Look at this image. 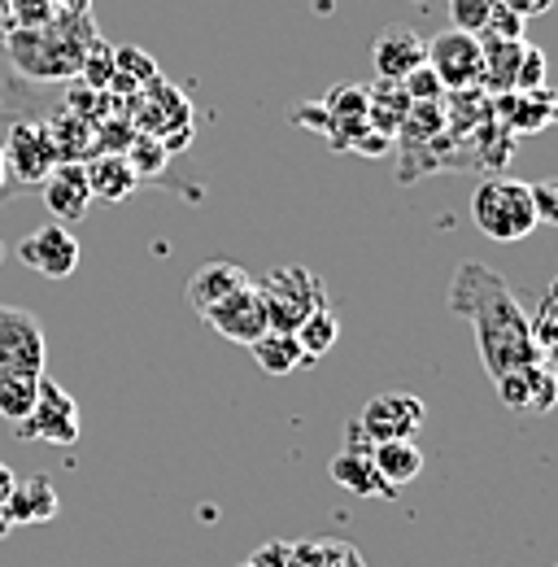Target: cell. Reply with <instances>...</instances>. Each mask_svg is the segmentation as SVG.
Here are the masks:
<instances>
[{
	"label": "cell",
	"mask_w": 558,
	"mask_h": 567,
	"mask_svg": "<svg viewBox=\"0 0 558 567\" xmlns=\"http://www.w3.org/2000/svg\"><path fill=\"white\" fill-rule=\"evenodd\" d=\"M450 310L472 323L476 350H480L488 380H497L502 371H515V367L550 362V358L537 350L533 328H528V315H524L519 297L510 292L506 276L485 267V262L467 258L454 271V280H450Z\"/></svg>",
	"instance_id": "obj_1"
},
{
	"label": "cell",
	"mask_w": 558,
	"mask_h": 567,
	"mask_svg": "<svg viewBox=\"0 0 558 567\" xmlns=\"http://www.w3.org/2000/svg\"><path fill=\"white\" fill-rule=\"evenodd\" d=\"M92 40H96L92 13H58L40 31H9L4 53H9V62L27 79L53 83V79L79 74V62H83Z\"/></svg>",
	"instance_id": "obj_2"
},
{
	"label": "cell",
	"mask_w": 558,
	"mask_h": 567,
	"mask_svg": "<svg viewBox=\"0 0 558 567\" xmlns=\"http://www.w3.org/2000/svg\"><path fill=\"white\" fill-rule=\"evenodd\" d=\"M472 218L476 227L485 231L488 240H524L533 236L541 223H537V210H533V197H528V184L519 179H485L476 184L472 193Z\"/></svg>",
	"instance_id": "obj_3"
},
{
	"label": "cell",
	"mask_w": 558,
	"mask_h": 567,
	"mask_svg": "<svg viewBox=\"0 0 558 567\" xmlns=\"http://www.w3.org/2000/svg\"><path fill=\"white\" fill-rule=\"evenodd\" d=\"M262 310H267V328L271 332H297L306 315H314L319 306H328V288L314 271L306 267H276L267 284L258 288Z\"/></svg>",
	"instance_id": "obj_4"
},
{
	"label": "cell",
	"mask_w": 558,
	"mask_h": 567,
	"mask_svg": "<svg viewBox=\"0 0 558 567\" xmlns=\"http://www.w3.org/2000/svg\"><path fill=\"white\" fill-rule=\"evenodd\" d=\"M13 436L18 441H44V445L70 450L79 441V402L70 398L53 375H40V398H35L31 415L22 424H13Z\"/></svg>",
	"instance_id": "obj_5"
},
{
	"label": "cell",
	"mask_w": 558,
	"mask_h": 567,
	"mask_svg": "<svg viewBox=\"0 0 558 567\" xmlns=\"http://www.w3.org/2000/svg\"><path fill=\"white\" fill-rule=\"evenodd\" d=\"M44 328L22 306H0V371L13 375H44Z\"/></svg>",
	"instance_id": "obj_6"
},
{
	"label": "cell",
	"mask_w": 558,
	"mask_h": 567,
	"mask_svg": "<svg viewBox=\"0 0 558 567\" xmlns=\"http://www.w3.org/2000/svg\"><path fill=\"white\" fill-rule=\"evenodd\" d=\"M427 66L436 71L445 92H463V87H480V71H485V53L476 35L463 31H441L427 40Z\"/></svg>",
	"instance_id": "obj_7"
},
{
	"label": "cell",
	"mask_w": 558,
	"mask_h": 567,
	"mask_svg": "<svg viewBox=\"0 0 558 567\" xmlns=\"http://www.w3.org/2000/svg\"><path fill=\"white\" fill-rule=\"evenodd\" d=\"M18 262L44 280H70L79 271V240L66 223H44L35 231L22 236L18 245Z\"/></svg>",
	"instance_id": "obj_8"
},
{
	"label": "cell",
	"mask_w": 558,
	"mask_h": 567,
	"mask_svg": "<svg viewBox=\"0 0 558 567\" xmlns=\"http://www.w3.org/2000/svg\"><path fill=\"white\" fill-rule=\"evenodd\" d=\"M202 323L214 328L223 341H231V346H254L262 332H271L267 328V310H262V297H258V288L254 284H245V288H236V292H227L223 301H214L209 310H202Z\"/></svg>",
	"instance_id": "obj_9"
},
{
	"label": "cell",
	"mask_w": 558,
	"mask_h": 567,
	"mask_svg": "<svg viewBox=\"0 0 558 567\" xmlns=\"http://www.w3.org/2000/svg\"><path fill=\"white\" fill-rule=\"evenodd\" d=\"M423 415L427 406L418 402V393H406V389H389V393H375L362 415H358V427L375 441H402V436H415L423 427Z\"/></svg>",
	"instance_id": "obj_10"
},
{
	"label": "cell",
	"mask_w": 558,
	"mask_h": 567,
	"mask_svg": "<svg viewBox=\"0 0 558 567\" xmlns=\"http://www.w3.org/2000/svg\"><path fill=\"white\" fill-rule=\"evenodd\" d=\"M0 157H4V175L22 179V184H44V175L62 162L58 148H53V136L35 123H13Z\"/></svg>",
	"instance_id": "obj_11"
},
{
	"label": "cell",
	"mask_w": 558,
	"mask_h": 567,
	"mask_svg": "<svg viewBox=\"0 0 558 567\" xmlns=\"http://www.w3.org/2000/svg\"><path fill=\"white\" fill-rule=\"evenodd\" d=\"M427 62V40L411 31V27H384L371 44V71L375 79H389V83H402L406 74Z\"/></svg>",
	"instance_id": "obj_12"
},
{
	"label": "cell",
	"mask_w": 558,
	"mask_h": 567,
	"mask_svg": "<svg viewBox=\"0 0 558 567\" xmlns=\"http://www.w3.org/2000/svg\"><path fill=\"white\" fill-rule=\"evenodd\" d=\"M44 206L53 214V223H79L92 206V188H87V171L83 162H58L44 175Z\"/></svg>",
	"instance_id": "obj_13"
},
{
	"label": "cell",
	"mask_w": 558,
	"mask_h": 567,
	"mask_svg": "<svg viewBox=\"0 0 558 567\" xmlns=\"http://www.w3.org/2000/svg\"><path fill=\"white\" fill-rule=\"evenodd\" d=\"M493 114L510 127V132H546L555 123V92L550 87H533V92H497L493 101Z\"/></svg>",
	"instance_id": "obj_14"
},
{
	"label": "cell",
	"mask_w": 558,
	"mask_h": 567,
	"mask_svg": "<svg viewBox=\"0 0 558 567\" xmlns=\"http://www.w3.org/2000/svg\"><path fill=\"white\" fill-rule=\"evenodd\" d=\"M0 511H4L9 524L18 528V524H49V519H58L62 502H58V489H53L49 476H27V481L13 485V494L4 497Z\"/></svg>",
	"instance_id": "obj_15"
},
{
	"label": "cell",
	"mask_w": 558,
	"mask_h": 567,
	"mask_svg": "<svg viewBox=\"0 0 558 567\" xmlns=\"http://www.w3.org/2000/svg\"><path fill=\"white\" fill-rule=\"evenodd\" d=\"M83 171H87V188H92V202L96 197H105V202H127L132 193L140 188L136 171L127 166V157L123 153H105V157H92V162H83Z\"/></svg>",
	"instance_id": "obj_16"
},
{
	"label": "cell",
	"mask_w": 558,
	"mask_h": 567,
	"mask_svg": "<svg viewBox=\"0 0 558 567\" xmlns=\"http://www.w3.org/2000/svg\"><path fill=\"white\" fill-rule=\"evenodd\" d=\"M245 284H249L245 267H236V262H206V267H197L193 280H188V306L202 315L214 301H223L227 292H236V288H245Z\"/></svg>",
	"instance_id": "obj_17"
},
{
	"label": "cell",
	"mask_w": 558,
	"mask_h": 567,
	"mask_svg": "<svg viewBox=\"0 0 558 567\" xmlns=\"http://www.w3.org/2000/svg\"><path fill=\"white\" fill-rule=\"evenodd\" d=\"M328 476H332L341 489H349V494H358V497H397V489L384 485V476L375 472L371 454H349V450H341V454L332 458Z\"/></svg>",
	"instance_id": "obj_18"
},
{
	"label": "cell",
	"mask_w": 558,
	"mask_h": 567,
	"mask_svg": "<svg viewBox=\"0 0 558 567\" xmlns=\"http://www.w3.org/2000/svg\"><path fill=\"white\" fill-rule=\"evenodd\" d=\"M371 463H375V472L384 476V485H393V489L411 485L418 472H423V454H418L415 436L375 441V445H371Z\"/></svg>",
	"instance_id": "obj_19"
},
{
	"label": "cell",
	"mask_w": 558,
	"mask_h": 567,
	"mask_svg": "<svg viewBox=\"0 0 558 567\" xmlns=\"http://www.w3.org/2000/svg\"><path fill=\"white\" fill-rule=\"evenodd\" d=\"M406 110H411V96L402 92V83L380 79L375 92H366V127L389 136V141H397V127H402Z\"/></svg>",
	"instance_id": "obj_20"
},
{
	"label": "cell",
	"mask_w": 558,
	"mask_h": 567,
	"mask_svg": "<svg viewBox=\"0 0 558 567\" xmlns=\"http://www.w3.org/2000/svg\"><path fill=\"white\" fill-rule=\"evenodd\" d=\"M249 354L254 362L267 371V375H292L306 354H301V346H297V337L292 332H262L254 346H249Z\"/></svg>",
	"instance_id": "obj_21"
},
{
	"label": "cell",
	"mask_w": 558,
	"mask_h": 567,
	"mask_svg": "<svg viewBox=\"0 0 558 567\" xmlns=\"http://www.w3.org/2000/svg\"><path fill=\"white\" fill-rule=\"evenodd\" d=\"M292 337H297V346H301L306 362H314V358H323L332 346H337V337H341V319H337L332 306H319L314 315L301 319V328H297Z\"/></svg>",
	"instance_id": "obj_22"
},
{
	"label": "cell",
	"mask_w": 558,
	"mask_h": 567,
	"mask_svg": "<svg viewBox=\"0 0 558 567\" xmlns=\"http://www.w3.org/2000/svg\"><path fill=\"white\" fill-rule=\"evenodd\" d=\"M40 398V375H13V371H0V420L9 424H22L31 415Z\"/></svg>",
	"instance_id": "obj_23"
},
{
	"label": "cell",
	"mask_w": 558,
	"mask_h": 567,
	"mask_svg": "<svg viewBox=\"0 0 558 567\" xmlns=\"http://www.w3.org/2000/svg\"><path fill=\"white\" fill-rule=\"evenodd\" d=\"M123 157H127V166L136 171V179H153V175H162V171H166L170 148L157 141L153 132H136V136H132V144L123 148Z\"/></svg>",
	"instance_id": "obj_24"
},
{
	"label": "cell",
	"mask_w": 558,
	"mask_h": 567,
	"mask_svg": "<svg viewBox=\"0 0 558 567\" xmlns=\"http://www.w3.org/2000/svg\"><path fill=\"white\" fill-rule=\"evenodd\" d=\"M4 4V31H40L58 18L53 0H0Z\"/></svg>",
	"instance_id": "obj_25"
},
{
	"label": "cell",
	"mask_w": 558,
	"mask_h": 567,
	"mask_svg": "<svg viewBox=\"0 0 558 567\" xmlns=\"http://www.w3.org/2000/svg\"><path fill=\"white\" fill-rule=\"evenodd\" d=\"M541 367V362H537ZM537 367H515V371H502L497 380H493V389H497V402L506 406V411H528V402H533V380H537Z\"/></svg>",
	"instance_id": "obj_26"
},
{
	"label": "cell",
	"mask_w": 558,
	"mask_h": 567,
	"mask_svg": "<svg viewBox=\"0 0 558 567\" xmlns=\"http://www.w3.org/2000/svg\"><path fill=\"white\" fill-rule=\"evenodd\" d=\"M528 328H533V341L537 350L550 358L558 350V288H546L537 315H528Z\"/></svg>",
	"instance_id": "obj_27"
},
{
	"label": "cell",
	"mask_w": 558,
	"mask_h": 567,
	"mask_svg": "<svg viewBox=\"0 0 558 567\" xmlns=\"http://www.w3.org/2000/svg\"><path fill=\"white\" fill-rule=\"evenodd\" d=\"M114 79V49H105L101 40H92L87 44V53H83V62H79V83H87V87H96V92H105V83Z\"/></svg>",
	"instance_id": "obj_28"
},
{
	"label": "cell",
	"mask_w": 558,
	"mask_h": 567,
	"mask_svg": "<svg viewBox=\"0 0 558 567\" xmlns=\"http://www.w3.org/2000/svg\"><path fill=\"white\" fill-rule=\"evenodd\" d=\"M533 87H546V49L524 40V49L515 58V87L510 92H533Z\"/></svg>",
	"instance_id": "obj_29"
},
{
	"label": "cell",
	"mask_w": 558,
	"mask_h": 567,
	"mask_svg": "<svg viewBox=\"0 0 558 567\" xmlns=\"http://www.w3.org/2000/svg\"><path fill=\"white\" fill-rule=\"evenodd\" d=\"M497 0H450V27L463 35H480Z\"/></svg>",
	"instance_id": "obj_30"
},
{
	"label": "cell",
	"mask_w": 558,
	"mask_h": 567,
	"mask_svg": "<svg viewBox=\"0 0 558 567\" xmlns=\"http://www.w3.org/2000/svg\"><path fill=\"white\" fill-rule=\"evenodd\" d=\"M524 18L519 13H510L506 4H493V13H488L485 31H480V40H524Z\"/></svg>",
	"instance_id": "obj_31"
},
{
	"label": "cell",
	"mask_w": 558,
	"mask_h": 567,
	"mask_svg": "<svg viewBox=\"0 0 558 567\" xmlns=\"http://www.w3.org/2000/svg\"><path fill=\"white\" fill-rule=\"evenodd\" d=\"M114 71L136 79V83H153L157 79V62L144 49H114Z\"/></svg>",
	"instance_id": "obj_32"
},
{
	"label": "cell",
	"mask_w": 558,
	"mask_h": 567,
	"mask_svg": "<svg viewBox=\"0 0 558 567\" xmlns=\"http://www.w3.org/2000/svg\"><path fill=\"white\" fill-rule=\"evenodd\" d=\"M402 92H406L411 101H445V87H441V79H436V71H432L427 62L402 79Z\"/></svg>",
	"instance_id": "obj_33"
},
{
	"label": "cell",
	"mask_w": 558,
	"mask_h": 567,
	"mask_svg": "<svg viewBox=\"0 0 558 567\" xmlns=\"http://www.w3.org/2000/svg\"><path fill=\"white\" fill-rule=\"evenodd\" d=\"M555 398H558L555 371H550V362H541V367H537V380H533V402H528V411L546 415V411H555Z\"/></svg>",
	"instance_id": "obj_34"
},
{
	"label": "cell",
	"mask_w": 558,
	"mask_h": 567,
	"mask_svg": "<svg viewBox=\"0 0 558 567\" xmlns=\"http://www.w3.org/2000/svg\"><path fill=\"white\" fill-rule=\"evenodd\" d=\"M528 197H533L537 223H558V184L555 179H537V184H528Z\"/></svg>",
	"instance_id": "obj_35"
},
{
	"label": "cell",
	"mask_w": 558,
	"mask_h": 567,
	"mask_svg": "<svg viewBox=\"0 0 558 567\" xmlns=\"http://www.w3.org/2000/svg\"><path fill=\"white\" fill-rule=\"evenodd\" d=\"M288 550H292L288 542H267L262 550H254L240 567H288Z\"/></svg>",
	"instance_id": "obj_36"
},
{
	"label": "cell",
	"mask_w": 558,
	"mask_h": 567,
	"mask_svg": "<svg viewBox=\"0 0 558 567\" xmlns=\"http://www.w3.org/2000/svg\"><path fill=\"white\" fill-rule=\"evenodd\" d=\"M497 4H506V9H510V13H519L524 22H528V18H541V13H550V9H555V0H497Z\"/></svg>",
	"instance_id": "obj_37"
},
{
	"label": "cell",
	"mask_w": 558,
	"mask_h": 567,
	"mask_svg": "<svg viewBox=\"0 0 558 567\" xmlns=\"http://www.w3.org/2000/svg\"><path fill=\"white\" fill-rule=\"evenodd\" d=\"M13 485H18V476H13V467H9V463H0V506H4V497L13 494Z\"/></svg>",
	"instance_id": "obj_38"
},
{
	"label": "cell",
	"mask_w": 558,
	"mask_h": 567,
	"mask_svg": "<svg viewBox=\"0 0 558 567\" xmlns=\"http://www.w3.org/2000/svg\"><path fill=\"white\" fill-rule=\"evenodd\" d=\"M58 13H92V0H53Z\"/></svg>",
	"instance_id": "obj_39"
},
{
	"label": "cell",
	"mask_w": 558,
	"mask_h": 567,
	"mask_svg": "<svg viewBox=\"0 0 558 567\" xmlns=\"http://www.w3.org/2000/svg\"><path fill=\"white\" fill-rule=\"evenodd\" d=\"M9 533H13V524H9V515H4V511H0V542H4V537H9Z\"/></svg>",
	"instance_id": "obj_40"
},
{
	"label": "cell",
	"mask_w": 558,
	"mask_h": 567,
	"mask_svg": "<svg viewBox=\"0 0 558 567\" xmlns=\"http://www.w3.org/2000/svg\"><path fill=\"white\" fill-rule=\"evenodd\" d=\"M0 184H4V157H0Z\"/></svg>",
	"instance_id": "obj_41"
},
{
	"label": "cell",
	"mask_w": 558,
	"mask_h": 567,
	"mask_svg": "<svg viewBox=\"0 0 558 567\" xmlns=\"http://www.w3.org/2000/svg\"><path fill=\"white\" fill-rule=\"evenodd\" d=\"M0 262H4V245H0Z\"/></svg>",
	"instance_id": "obj_42"
},
{
	"label": "cell",
	"mask_w": 558,
	"mask_h": 567,
	"mask_svg": "<svg viewBox=\"0 0 558 567\" xmlns=\"http://www.w3.org/2000/svg\"><path fill=\"white\" fill-rule=\"evenodd\" d=\"M415 4H423V0H415Z\"/></svg>",
	"instance_id": "obj_43"
}]
</instances>
